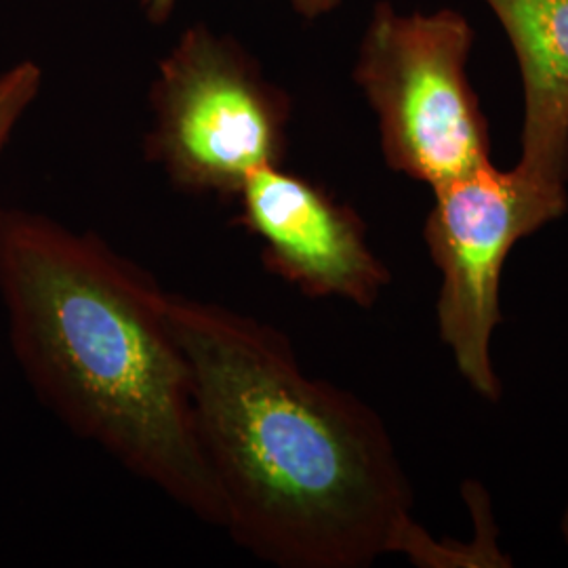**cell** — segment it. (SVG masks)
Here are the masks:
<instances>
[{
  "mask_svg": "<svg viewBox=\"0 0 568 568\" xmlns=\"http://www.w3.org/2000/svg\"><path fill=\"white\" fill-rule=\"evenodd\" d=\"M508 34L525 91L520 166L568 183V0H483Z\"/></svg>",
  "mask_w": 568,
  "mask_h": 568,
  "instance_id": "obj_7",
  "label": "cell"
},
{
  "mask_svg": "<svg viewBox=\"0 0 568 568\" xmlns=\"http://www.w3.org/2000/svg\"><path fill=\"white\" fill-rule=\"evenodd\" d=\"M234 224L260 244L262 264L312 300H344L368 310L392 283L363 217L328 190L283 164L253 171L236 194Z\"/></svg>",
  "mask_w": 568,
  "mask_h": 568,
  "instance_id": "obj_6",
  "label": "cell"
},
{
  "mask_svg": "<svg viewBox=\"0 0 568 568\" xmlns=\"http://www.w3.org/2000/svg\"><path fill=\"white\" fill-rule=\"evenodd\" d=\"M562 532H565V539H567L568 546V508L567 511H565V518H562Z\"/></svg>",
  "mask_w": 568,
  "mask_h": 568,
  "instance_id": "obj_11",
  "label": "cell"
},
{
  "mask_svg": "<svg viewBox=\"0 0 568 568\" xmlns=\"http://www.w3.org/2000/svg\"><path fill=\"white\" fill-rule=\"evenodd\" d=\"M178 0H142L145 18L154 23H164L173 16Z\"/></svg>",
  "mask_w": 568,
  "mask_h": 568,
  "instance_id": "obj_10",
  "label": "cell"
},
{
  "mask_svg": "<svg viewBox=\"0 0 568 568\" xmlns=\"http://www.w3.org/2000/svg\"><path fill=\"white\" fill-rule=\"evenodd\" d=\"M474 28L453 9L377 2L354 82L373 108L387 166L432 190L490 161L487 116L467 79Z\"/></svg>",
  "mask_w": 568,
  "mask_h": 568,
  "instance_id": "obj_4",
  "label": "cell"
},
{
  "mask_svg": "<svg viewBox=\"0 0 568 568\" xmlns=\"http://www.w3.org/2000/svg\"><path fill=\"white\" fill-rule=\"evenodd\" d=\"M145 159L194 196L234 201L246 178L283 164L291 98L241 42L190 26L150 87Z\"/></svg>",
  "mask_w": 568,
  "mask_h": 568,
  "instance_id": "obj_3",
  "label": "cell"
},
{
  "mask_svg": "<svg viewBox=\"0 0 568 568\" xmlns=\"http://www.w3.org/2000/svg\"><path fill=\"white\" fill-rule=\"evenodd\" d=\"M232 541L276 568H366L403 548L413 488L384 419L312 377L281 328L166 291Z\"/></svg>",
  "mask_w": 568,
  "mask_h": 568,
  "instance_id": "obj_1",
  "label": "cell"
},
{
  "mask_svg": "<svg viewBox=\"0 0 568 568\" xmlns=\"http://www.w3.org/2000/svg\"><path fill=\"white\" fill-rule=\"evenodd\" d=\"M41 89L42 68L34 61H20L0 72V156Z\"/></svg>",
  "mask_w": 568,
  "mask_h": 568,
  "instance_id": "obj_8",
  "label": "cell"
},
{
  "mask_svg": "<svg viewBox=\"0 0 568 568\" xmlns=\"http://www.w3.org/2000/svg\"><path fill=\"white\" fill-rule=\"evenodd\" d=\"M342 0H291L293 9L305 20H318L339 7Z\"/></svg>",
  "mask_w": 568,
  "mask_h": 568,
  "instance_id": "obj_9",
  "label": "cell"
},
{
  "mask_svg": "<svg viewBox=\"0 0 568 568\" xmlns=\"http://www.w3.org/2000/svg\"><path fill=\"white\" fill-rule=\"evenodd\" d=\"M0 300L42 405L175 506L224 527L190 368L154 276L95 232L0 206Z\"/></svg>",
  "mask_w": 568,
  "mask_h": 568,
  "instance_id": "obj_2",
  "label": "cell"
},
{
  "mask_svg": "<svg viewBox=\"0 0 568 568\" xmlns=\"http://www.w3.org/2000/svg\"><path fill=\"white\" fill-rule=\"evenodd\" d=\"M432 194L424 236L443 274L438 331L462 377L497 403L504 392L490 363V339L501 323L504 265L514 244L567 213V185L520 164L499 171L488 161Z\"/></svg>",
  "mask_w": 568,
  "mask_h": 568,
  "instance_id": "obj_5",
  "label": "cell"
}]
</instances>
